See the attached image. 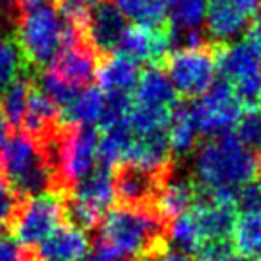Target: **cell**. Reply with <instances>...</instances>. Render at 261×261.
Wrapping results in <instances>:
<instances>
[{
  "instance_id": "obj_1",
  "label": "cell",
  "mask_w": 261,
  "mask_h": 261,
  "mask_svg": "<svg viewBox=\"0 0 261 261\" xmlns=\"http://www.w3.org/2000/svg\"><path fill=\"white\" fill-rule=\"evenodd\" d=\"M261 156L243 147L234 133H224L195 150L193 181L207 190H238L259 179Z\"/></svg>"
},
{
  "instance_id": "obj_2",
  "label": "cell",
  "mask_w": 261,
  "mask_h": 261,
  "mask_svg": "<svg viewBox=\"0 0 261 261\" xmlns=\"http://www.w3.org/2000/svg\"><path fill=\"white\" fill-rule=\"evenodd\" d=\"M98 238L115 247L123 256L142 257L168 243V224L156 211L113 207L106 213Z\"/></svg>"
},
{
  "instance_id": "obj_3",
  "label": "cell",
  "mask_w": 261,
  "mask_h": 261,
  "mask_svg": "<svg viewBox=\"0 0 261 261\" xmlns=\"http://www.w3.org/2000/svg\"><path fill=\"white\" fill-rule=\"evenodd\" d=\"M15 22L16 29L13 38L29 72L38 77V73L52 65L56 56L65 47V20L59 16L54 4H48L20 15Z\"/></svg>"
},
{
  "instance_id": "obj_4",
  "label": "cell",
  "mask_w": 261,
  "mask_h": 261,
  "mask_svg": "<svg viewBox=\"0 0 261 261\" xmlns=\"http://www.w3.org/2000/svg\"><path fill=\"white\" fill-rule=\"evenodd\" d=\"M0 175L23 197L45 195L52 188V168L43 150L22 130L13 133L0 154Z\"/></svg>"
},
{
  "instance_id": "obj_5",
  "label": "cell",
  "mask_w": 261,
  "mask_h": 261,
  "mask_svg": "<svg viewBox=\"0 0 261 261\" xmlns=\"http://www.w3.org/2000/svg\"><path fill=\"white\" fill-rule=\"evenodd\" d=\"M163 70L182 100L200 98L215 83V72H217L215 45L207 43L199 48L174 50L167 58Z\"/></svg>"
},
{
  "instance_id": "obj_6",
  "label": "cell",
  "mask_w": 261,
  "mask_h": 261,
  "mask_svg": "<svg viewBox=\"0 0 261 261\" xmlns=\"http://www.w3.org/2000/svg\"><path fill=\"white\" fill-rule=\"evenodd\" d=\"M190 108L200 136L207 140L229 133L247 113L224 77L215 79L210 90Z\"/></svg>"
},
{
  "instance_id": "obj_7",
  "label": "cell",
  "mask_w": 261,
  "mask_h": 261,
  "mask_svg": "<svg viewBox=\"0 0 261 261\" xmlns=\"http://www.w3.org/2000/svg\"><path fill=\"white\" fill-rule=\"evenodd\" d=\"M61 224H65V210L58 197L50 193L25 197L9 234L22 247L36 249Z\"/></svg>"
},
{
  "instance_id": "obj_8",
  "label": "cell",
  "mask_w": 261,
  "mask_h": 261,
  "mask_svg": "<svg viewBox=\"0 0 261 261\" xmlns=\"http://www.w3.org/2000/svg\"><path fill=\"white\" fill-rule=\"evenodd\" d=\"M174 172H152L133 163L116 165L113 168L116 204L127 210L154 211L161 188L174 177Z\"/></svg>"
},
{
  "instance_id": "obj_9",
  "label": "cell",
  "mask_w": 261,
  "mask_h": 261,
  "mask_svg": "<svg viewBox=\"0 0 261 261\" xmlns=\"http://www.w3.org/2000/svg\"><path fill=\"white\" fill-rule=\"evenodd\" d=\"M261 9V0H207L204 13L206 36L211 43L229 45L243 38Z\"/></svg>"
},
{
  "instance_id": "obj_10",
  "label": "cell",
  "mask_w": 261,
  "mask_h": 261,
  "mask_svg": "<svg viewBox=\"0 0 261 261\" xmlns=\"http://www.w3.org/2000/svg\"><path fill=\"white\" fill-rule=\"evenodd\" d=\"M118 52L129 56L136 63L165 68L167 58L172 54V23L161 27L133 23L123 33Z\"/></svg>"
},
{
  "instance_id": "obj_11",
  "label": "cell",
  "mask_w": 261,
  "mask_h": 261,
  "mask_svg": "<svg viewBox=\"0 0 261 261\" xmlns=\"http://www.w3.org/2000/svg\"><path fill=\"white\" fill-rule=\"evenodd\" d=\"M100 56L86 43H75L63 47V50L56 56L52 65L45 72H50L58 79L65 81L66 84L83 90L91 84L97 75Z\"/></svg>"
},
{
  "instance_id": "obj_12",
  "label": "cell",
  "mask_w": 261,
  "mask_h": 261,
  "mask_svg": "<svg viewBox=\"0 0 261 261\" xmlns=\"http://www.w3.org/2000/svg\"><path fill=\"white\" fill-rule=\"evenodd\" d=\"M213 45L217 70L231 86L240 81L261 75V50L250 40L242 38L229 45Z\"/></svg>"
},
{
  "instance_id": "obj_13",
  "label": "cell",
  "mask_w": 261,
  "mask_h": 261,
  "mask_svg": "<svg viewBox=\"0 0 261 261\" xmlns=\"http://www.w3.org/2000/svg\"><path fill=\"white\" fill-rule=\"evenodd\" d=\"M127 27H129L127 18L111 0H98L91 13L88 41L100 58L113 54L118 50Z\"/></svg>"
},
{
  "instance_id": "obj_14",
  "label": "cell",
  "mask_w": 261,
  "mask_h": 261,
  "mask_svg": "<svg viewBox=\"0 0 261 261\" xmlns=\"http://www.w3.org/2000/svg\"><path fill=\"white\" fill-rule=\"evenodd\" d=\"M123 163H133L152 172H174L175 160L172 156L167 130H158L142 136L135 135Z\"/></svg>"
},
{
  "instance_id": "obj_15",
  "label": "cell",
  "mask_w": 261,
  "mask_h": 261,
  "mask_svg": "<svg viewBox=\"0 0 261 261\" xmlns=\"http://www.w3.org/2000/svg\"><path fill=\"white\" fill-rule=\"evenodd\" d=\"M140 75H142L140 63L116 50L113 54L102 56L100 61H98L95 79H97L98 88L104 93L115 95L133 93L136 84H138Z\"/></svg>"
},
{
  "instance_id": "obj_16",
  "label": "cell",
  "mask_w": 261,
  "mask_h": 261,
  "mask_svg": "<svg viewBox=\"0 0 261 261\" xmlns=\"http://www.w3.org/2000/svg\"><path fill=\"white\" fill-rule=\"evenodd\" d=\"M90 247L86 232L68 224H61L40 243L38 256L43 261H83Z\"/></svg>"
},
{
  "instance_id": "obj_17",
  "label": "cell",
  "mask_w": 261,
  "mask_h": 261,
  "mask_svg": "<svg viewBox=\"0 0 261 261\" xmlns=\"http://www.w3.org/2000/svg\"><path fill=\"white\" fill-rule=\"evenodd\" d=\"M133 102L149 108L174 109L179 104V95L163 68L145 66L133 91Z\"/></svg>"
},
{
  "instance_id": "obj_18",
  "label": "cell",
  "mask_w": 261,
  "mask_h": 261,
  "mask_svg": "<svg viewBox=\"0 0 261 261\" xmlns=\"http://www.w3.org/2000/svg\"><path fill=\"white\" fill-rule=\"evenodd\" d=\"M68 199V197H66ZM70 199L91 207L100 215H106L115 202V188H113V172L108 168L97 167L88 177L73 186Z\"/></svg>"
},
{
  "instance_id": "obj_19",
  "label": "cell",
  "mask_w": 261,
  "mask_h": 261,
  "mask_svg": "<svg viewBox=\"0 0 261 261\" xmlns=\"http://www.w3.org/2000/svg\"><path fill=\"white\" fill-rule=\"evenodd\" d=\"M197 199H199V185L193 179L172 177L161 188L160 195L154 202V211L160 215L161 220L170 225V222L175 220L179 215L192 210Z\"/></svg>"
},
{
  "instance_id": "obj_20",
  "label": "cell",
  "mask_w": 261,
  "mask_h": 261,
  "mask_svg": "<svg viewBox=\"0 0 261 261\" xmlns=\"http://www.w3.org/2000/svg\"><path fill=\"white\" fill-rule=\"evenodd\" d=\"M167 135L174 160L186 158L199 149L202 136H200L199 129H197V123L192 115V108L188 104H177L174 108Z\"/></svg>"
},
{
  "instance_id": "obj_21",
  "label": "cell",
  "mask_w": 261,
  "mask_h": 261,
  "mask_svg": "<svg viewBox=\"0 0 261 261\" xmlns=\"http://www.w3.org/2000/svg\"><path fill=\"white\" fill-rule=\"evenodd\" d=\"M106 111V95L100 88L88 86L75 95L66 108L61 109V122L72 125H100Z\"/></svg>"
},
{
  "instance_id": "obj_22",
  "label": "cell",
  "mask_w": 261,
  "mask_h": 261,
  "mask_svg": "<svg viewBox=\"0 0 261 261\" xmlns=\"http://www.w3.org/2000/svg\"><path fill=\"white\" fill-rule=\"evenodd\" d=\"M232 250L249 261H261V213H240L231 234Z\"/></svg>"
},
{
  "instance_id": "obj_23",
  "label": "cell",
  "mask_w": 261,
  "mask_h": 261,
  "mask_svg": "<svg viewBox=\"0 0 261 261\" xmlns=\"http://www.w3.org/2000/svg\"><path fill=\"white\" fill-rule=\"evenodd\" d=\"M127 20L138 25L161 27L170 23L168 0H111Z\"/></svg>"
},
{
  "instance_id": "obj_24",
  "label": "cell",
  "mask_w": 261,
  "mask_h": 261,
  "mask_svg": "<svg viewBox=\"0 0 261 261\" xmlns=\"http://www.w3.org/2000/svg\"><path fill=\"white\" fill-rule=\"evenodd\" d=\"M34 79H36L34 75L25 73V75L18 77L11 84H8V86L0 90V108H2L4 115L8 116L9 123L13 127H16V129L22 127Z\"/></svg>"
},
{
  "instance_id": "obj_25",
  "label": "cell",
  "mask_w": 261,
  "mask_h": 261,
  "mask_svg": "<svg viewBox=\"0 0 261 261\" xmlns=\"http://www.w3.org/2000/svg\"><path fill=\"white\" fill-rule=\"evenodd\" d=\"M168 242L174 243L172 247L190 254V256H193L199 250V247L206 242L193 210L179 215L175 220L170 222V225H168Z\"/></svg>"
},
{
  "instance_id": "obj_26",
  "label": "cell",
  "mask_w": 261,
  "mask_h": 261,
  "mask_svg": "<svg viewBox=\"0 0 261 261\" xmlns=\"http://www.w3.org/2000/svg\"><path fill=\"white\" fill-rule=\"evenodd\" d=\"M174 109L163 108H149V106H140L133 102V108L129 111V125L136 136L150 135L158 130H167L172 118Z\"/></svg>"
},
{
  "instance_id": "obj_27",
  "label": "cell",
  "mask_w": 261,
  "mask_h": 261,
  "mask_svg": "<svg viewBox=\"0 0 261 261\" xmlns=\"http://www.w3.org/2000/svg\"><path fill=\"white\" fill-rule=\"evenodd\" d=\"M31 73L13 36L0 38V90L18 77ZM33 75V73H31ZM36 77V75H34Z\"/></svg>"
},
{
  "instance_id": "obj_28",
  "label": "cell",
  "mask_w": 261,
  "mask_h": 261,
  "mask_svg": "<svg viewBox=\"0 0 261 261\" xmlns=\"http://www.w3.org/2000/svg\"><path fill=\"white\" fill-rule=\"evenodd\" d=\"M207 0H168V15L174 31L200 29Z\"/></svg>"
},
{
  "instance_id": "obj_29",
  "label": "cell",
  "mask_w": 261,
  "mask_h": 261,
  "mask_svg": "<svg viewBox=\"0 0 261 261\" xmlns=\"http://www.w3.org/2000/svg\"><path fill=\"white\" fill-rule=\"evenodd\" d=\"M23 199L25 197L20 192H16L15 186L4 175H0V236L11 232V227L15 224V218L18 215Z\"/></svg>"
},
{
  "instance_id": "obj_30",
  "label": "cell",
  "mask_w": 261,
  "mask_h": 261,
  "mask_svg": "<svg viewBox=\"0 0 261 261\" xmlns=\"http://www.w3.org/2000/svg\"><path fill=\"white\" fill-rule=\"evenodd\" d=\"M236 136L243 143L245 149L261 156V115L256 111H249L236 123Z\"/></svg>"
},
{
  "instance_id": "obj_31",
  "label": "cell",
  "mask_w": 261,
  "mask_h": 261,
  "mask_svg": "<svg viewBox=\"0 0 261 261\" xmlns=\"http://www.w3.org/2000/svg\"><path fill=\"white\" fill-rule=\"evenodd\" d=\"M231 256V240H206L195 252V261H224Z\"/></svg>"
},
{
  "instance_id": "obj_32",
  "label": "cell",
  "mask_w": 261,
  "mask_h": 261,
  "mask_svg": "<svg viewBox=\"0 0 261 261\" xmlns=\"http://www.w3.org/2000/svg\"><path fill=\"white\" fill-rule=\"evenodd\" d=\"M142 261H195V257L170 245V242L140 257Z\"/></svg>"
},
{
  "instance_id": "obj_33",
  "label": "cell",
  "mask_w": 261,
  "mask_h": 261,
  "mask_svg": "<svg viewBox=\"0 0 261 261\" xmlns=\"http://www.w3.org/2000/svg\"><path fill=\"white\" fill-rule=\"evenodd\" d=\"M56 0H11V9H13V18H18L20 15L33 11V9L43 8V6L54 4Z\"/></svg>"
},
{
  "instance_id": "obj_34",
  "label": "cell",
  "mask_w": 261,
  "mask_h": 261,
  "mask_svg": "<svg viewBox=\"0 0 261 261\" xmlns=\"http://www.w3.org/2000/svg\"><path fill=\"white\" fill-rule=\"evenodd\" d=\"M243 38L250 40V41H252V43L256 45V47L261 50V15H257L256 18L252 20V23L249 25L247 33L243 34Z\"/></svg>"
},
{
  "instance_id": "obj_35",
  "label": "cell",
  "mask_w": 261,
  "mask_h": 261,
  "mask_svg": "<svg viewBox=\"0 0 261 261\" xmlns=\"http://www.w3.org/2000/svg\"><path fill=\"white\" fill-rule=\"evenodd\" d=\"M11 123H9L8 116L4 115V111H2V108H0V154H2V150H4L6 143L9 142V138H11Z\"/></svg>"
},
{
  "instance_id": "obj_36",
  "label": "cell",
  "mask_w": 261,
  "mask_h": 261,
  "mask_svg": "<svg viewBox=\"0 0 261 261\" xmlns=\"http://www.w3.org/2000/svg\"><path fill=\"white\" fill-rule=\"evenodd\" d=\"M224 261H249V259H245V257H234V256H231V257H227V259H224Z\"/></svg>"
},
{
  "instance_id": "obj_37",
  "label": "cell",
  "mask_w": 261,
  "mask_h": 261,
  "mask_svg": "<svg viewBox=\"0 0 261 261\" xmlns=\"http://www.w3.org/2000/svg\"><path fill=\"white\" fill-rule=\"evenodd\" d=\"M257 186H259V199H261V181H257Z\"/></svg>"
},
{
  "instance_id": "obj_38",
  "label": "cell",
  "mask_w": 261,
  "mask_h": 261,
  "mask_svg": "<svg viewBox=\"0 0 261 261\" xmlns=\"http://www.w3.org/2000/svg\"><path fill=\"white\" fill-rule=\"evenodd\" d=\"M257 108H259V109H261V98H259V104H257Z\"/></svg>"
}]
</instances>
